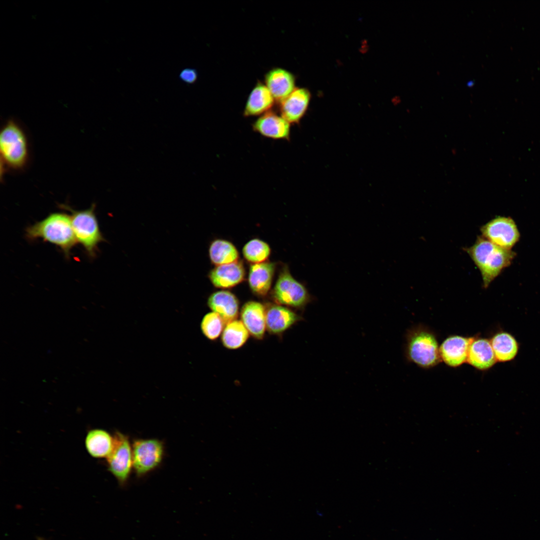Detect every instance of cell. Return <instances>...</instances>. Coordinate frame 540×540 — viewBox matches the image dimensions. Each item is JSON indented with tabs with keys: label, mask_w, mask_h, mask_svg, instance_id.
Here are the masks:
<instances>
[{
	"label": "cell",
	"mask_w": 540,
	"mask_h": 540,
	"mask_svg": "<svg viewBox=\"0 0 540 540\" xmlns=\"http://www.w3.org/2000/svg\"><path fill=\"white\" fill-rule=\"evenodd\" d=\"M464 250L480 270L484 288L512 264L516 255L512 250L498 246L482 236H478L474 244Z\"/></svg>",
	"instance_id": "obj_1"
},
{
	"label": "cell",
	"mask_w": 540,
	"mask_h": 540,
	"mask_svg": "<svg viewBox=\"0 0 540 540\" xmlns=\"http://www.w3.org/2000/svg\"><path fill=\"white\" fill-rule=\"evenodd\" d=\"M26 236L29 240L41 238L58 246L69 258L77 242L70 216L64 212L52 213L44 220L28 226Z\"/></svg>",
	"instance_id": "obj_2"
},
{
	"label": "cell",
	"mask_w": 540,
	"mask_h": 540,
	"mask_svg": "<svg viewBox=\"0 0 540 540\" xmlns=\"http://www.w3.org/2000/svg\"><path fill=\"white\" fill-rule=\"evenodd\" d=\"M0 154L4 169L14 172L24 170L30 160L28 137L16 120H8L0 132Z\"/></svg>",
	"instance_id": "obj_3"
},
{
	"label": "cell",
	"mask_w": 540,
	"mask_h": 540,
	"mask_svg": "<svg viewBox=\"0 0 540 540\" xmlns=\"http://www.w3.org/2000/svg\"><path fill=\"white\" fill-rule=\"evenodd\" d=\"M60 206L71 214L72 226L77 242L82 246L90 257H94L98 244L104 240L95 214V204L80 210H73L66 204Z\"/></svg>",
	"instance_id": "obj_4"
},
{
	"label": "cell",
	"mask_w": 540,
	"mask_h": 540,
	"mask_svg": "<svg viewBox=\"0 0 540 540\" xmlns=\"http://www.w3.org/2000/svg\"><path fill=\"white\" fill-rule=\"evenodd\" d=\"M406 354L409 360L422 368H430L441 359L436 336L428 329L417 328L407 336Z\"/></svg>",
	"instance_id": "obj_5"
},
{
	"label": "cell",
	"mask_w": 540,
	"mask_h": 540,
	"mask_svg": "<svg viewBox=\"0 0 540 540\" xmlns=\"http://www.w3.org/2000/svg\"><path fill=\"white\" fill-rule=\"evenodd\" d=\"M272 297L278 304L296 308H304L310 300L306 288L291 275L288 268L280 274Z\"/></svg>",
	"instance_id": "obj_6"
},
{
	"label": "cell",
	"mask_w": 540,
	"mask_h": 540,
	"mask_svg": "<svg viewBox=\"0 0 540 540\" xmlns=\"http://www.w3.org/2000/svg\"><path fill=\"white\" fill-rule=\"evenodd\" d=\"M133 468L138 476L150 472L162 462L164 444L157 439H138L132 445Z\"/></svg>",
	"instance_id": "obj_7"
},
{
	"label": "cell",
	"mask_w": 540,
	"mask_h": 540,
	"mask_svg": "<svg viewBox=\"0 0 540 540\" xmlns=\"http://www.w3.org/2000/svg\"><path fill=\"white\" fill-rule=\"evenodd\" d=\"M112 450L107 458L108 470L121 486H124L133 467L132 450L127 436L116 432Z\"/></svg>",
	"instance_id": "obj_8"
},
{
	"label": "cell",
	"mask_w": 540,
	"mask_h": 540,
	"mask_svg": "<svg viewBox=\"0 0 540 540\" xmlns=\"http://www.w3.org/2000/svg\"><path fill=\"white\" fill-rule=\"evenodd\" d=\"M480 232L483 238L506 250H512L520 236L515 222L510 217H495L483 225Z\"/></svg>",
	"instance_id": "obj_9"
},
{
	"label": "cell",
	"mask_w": 540,
	"mask_h": 540,
	"mask_svg": "<svg viewBox=\"0 0 540 540\" xmlns=\"http://www.w3.org/2000/svg\"><path fill=\"white\" fill-rule=\"evenodd\" d=\"M301 320L290 308L278 304L266 306V330L271 334L280 336Z\"/></svg>",
	"instance_id": "obj_10"
},
{
	"label": "cell",
	"mask_w": 540,
	"mask_h": 540,
	"mask_svg": "<svg viewBox=\"0 0 540 540\" xmlns=\"http://www.w3.org/2000/svg\"><path fill=\"white\" fill-rule=\"evenodd\" d=\"M473 338L458 335L448 336L440 346L441 360L451 367H457L466 362Z\"/></svg>",
	"instance_id": "obj_11"
},
{
	"label": "cell",
	"mask_w": 540,
	"mask_h": 540,
	"mask_svg": "<svg viewBox=\"0 0 540 540\" xmlns=\"http://www.w3.org/2000/svg\"><path fill=\"white\" fill-rule=\"evenodd\" d=\"M240 316L251 336L257 340L264 338L266 330V306L258 302H247L240 310Z\"/></svg>",
	"instance_id": "obj_12"
},
{
	"label": "cell",
	"mask_w": 540,
	"mask_h": 540,
	"mask_svg": "<svg viewBox=\"0 0 540 540\" xmlns=\"http://www.w3.org/2000/svg\"><path fill=\"white\" fill-rule=\"evenodd\" d=\"M252 128L262 136L272 139L288 140L290 135V123L272 112L260 116L253 124Z\"/></svg>",
	"instance_id": "obj_13"
},
{
	"label": "cell",
	"mask_w": 540,
	"mask_h": 540,
	"mask_svg": "<svg viewBox=\"0 0 540 540\" xmlns=\"http://www.w3.org/2000/svg\"><path fill=\"white\" fill-rule=\"evenodd\" d=\"M310 95L308 90L296 88L280 103L281 116L290 123H297L306 113Z\"/></svg>",
	"instance_id": "obj_14"
},
{
	"label": "cell",
	"mask_w": 540,
	"mask_h": 540,
	"mask_svg": "<svg viewBox=\"0 0 540 540\" xmlns=\"http://www.w3.org/2000/svg\"><path fill=\"white\" fill-rule=\"evenodd\" d=\"M264 80L265 85L275 100L279 102L296 88L294 76L284 68H276L272 69L266 73Z\"/></svg>",
	"instance_id": "obj_15"
},
{
	"label": "cell",
	"mask_w": 540,
	"mask_h": 540,
	"mask_svg": "<svg viewBox=\"0 0 540 540\" xmlns=\"http://www.w3.org/2000/svg\"><path fill=\"white\" fill-rule=\"evenodd\" d=\"M208 306L212 312L218 314L226 324L237 319L239 314V302L236 296L227 290H220L211 294Z\"/></svg>",
	"instance_id": "obj_16"
},
{
	"label": "cell",
	"mask_w": 540,
	"mask_h": 540,
	"mask_svg": "<svg viewBox=\"0 0 540 540\" xmlns=\"http://www.w3.org/2000/svg\"><path fill=\"white\" fill-rule=\"evenodd\" d=\"M490 340L474 337L468 352L466 362L479 370L491 368L496 362Z\"/></svg>",
	"instance_id": "obj_17"
},
{
	"label": "cell",
	"mask_w": 540,
	"mask_h": 540,
	"mask_svg": "<svg viewBox=\"0 0 540 540\" xmlns=\"http://www.w3.org/2000/svg\"><path fill=\"white\" fill-rule=\"evenodd\" d=\"M244 274L242 264L236 261L216 266L210 272L209 278L214 286L228 288L241 282L244 280Z\"/></svg>",
	"instance_id": "obj_18"
},
{
	"label": "cell",
	"mask_w": 540,
	"mask_h": 540,
	"mask_svg": "<svg viewBox=\"0 0 540 540\" xmlns=\"http://www.w3.org/2000/svg\"><path fill=\"white\" fill-rule=\"evenodd\" d=\"M274 270L275 265L272 262L251 265L248 280L250 288L254 294L260 296L267 294L271 287Z\"/></svg>",
	"instance_id": "obj_19"
},
{
	"label": "cell",
	"mask_w": 540,
	"mask_h": 540,
	"mask_svg": "<svg viewBox=\"0 0 540 540\" xmlns=\"http://www.w3.org/2000/svg\"><path fill=\"white\" fill-rule=\"evenodd\" d=\"M274 100L265 84L258 82L249 94L244 114L245 116H260L269 112Z\"/></svg>",
	"instance_id": "obj_20"
},
{
	"label": "cell",
	"mask_w": 540,
	"mask_h": 540,
	"mask_svg": "<svg viewBox=\"0 0 540 540\" xmlns=\"http://www.w3.org/2000/svg\"><path fill=\"white\" fill-rule=\"evenodd\" d=\"M114 444V438L102 429L89 431L85 440L88 452L96 458H107L112 450Z\"/></svg>",
	"instance_id": "obj_21"
},
{
	"label": "cell",
	"mask_w": 540,
	"mask_h": 540,
	"mask_svg": "<svg viewBox=\"0 0 540 540\" xmlns=\"http://www.w3.org/2000/svg\"><path fill=\"white\" fill-rule=\"evenodd\" d=\"M490 342L497 362H507L516 356L519 345L516 338L510 333L500 331L496 333Z\"/></svg>",
	"instance_id": "obj_22"
},
{
	"label": "cell",
	"mask_w": 540,
	"mask_h": 540,
	"mask_svg": "<svg viewBox=\"0 0 540 540\" xmlns=\"http://www.w3.org/2000/svg\"><path fill=\"white\" fill-rule=\"evenodd\" d=\"M250 336L242 322L236 319L226 324L221 335V342L226 348L236 350L246 342Z\"/></svg>",
	"instance_id": "obj_23"
},
{
	"label": "cell",
	"mask_w": 540,
	"mask_h": 540,
	"mask_svg": "<svg viewBox=\"0 0 540 540\" xmlns=\"http://www.w3.org/2000/svg\"><path fill=\"white\" fill-rule=\"evenodd\" d=\"M209 256L212 263L217 266L236 262L239 255L237 249L230 242L216 240L210 246Z\"/></svg>",
	"instance_id": "obj_24"
},
{
	"label": "cell",
	"mask_w": 540,
	"mask_h": 540,
	"mask_svg": "<svg viewBox=\"0 0 540 540\" xmlns=\"http://www.w3.org/2000/svg\"><path fill=\"white\" fill-rule=\"evenodd\" d=\"M242 253L249 262L258 264L264 262L269 256L270 248L266 242L257 238L248 242L244 246Z\"/></svg>",
	"instance_id": "obj_25"
},
{
	"label": "cell",
	"mask_w": 540,
	"mask_h": 540,
	"mask_svg": "<svg viewBox=\"0 0 540 540\" xmlns=\"http://www.w3.org/2000/svg\"><path fill=\"white\" fill-rule=\"evenodd\" d=\"M226 323L216 313L212 312L206 314L200 322V330L210 340H217L223 332Z\"/></svg>",
	"instance_id": "obj_26"
},
{
	"label": "cell",
	"mask_w": 540,
	"mask_h": 540,
	"mask_svg": "<svg viewBox=\"0 0 540 540\" xmlns=\"http://www.w3.org/2000/svg\"><path fill=\"white\" fill-rule=\"evenodd\" d=\"M181 80L188 84L194 83L198 78V73L196 70L191 68L183 69L179 75Z\"/></svg>",
	"instance_id": "obj_27"
},
{
	"label": "cell",
	"mask_w": 540,
	"mask_h": 540,
	"mask_svg": "<svg viewBox=\"0 0 540 540\" xmlns=\"http://www.w3.org/2000/svg\"><path fill=\"white\" fill-rule=\"evenodd\" d=\"M473 84H474V82H473L472 80H471V81H469V82H468V83H467V85H468V86H472V85H473Z\"/></svg>",
	"instance_id": "obj_28"
},
{
	"label": "cell",
	"mask_w": 540,
	"mask_h": 540,
	"mask_svg": "<svg viewBox=\"0 0 540 540\" xmlns=\"http://www.w3.org/2000/svg\"><path fill=\"white\" fill-rule=\"evenodd\" d=\"M40 540H42V539H40Z\"/></svg>",
	"instance_id": "obj_29"
}]
</instances>
